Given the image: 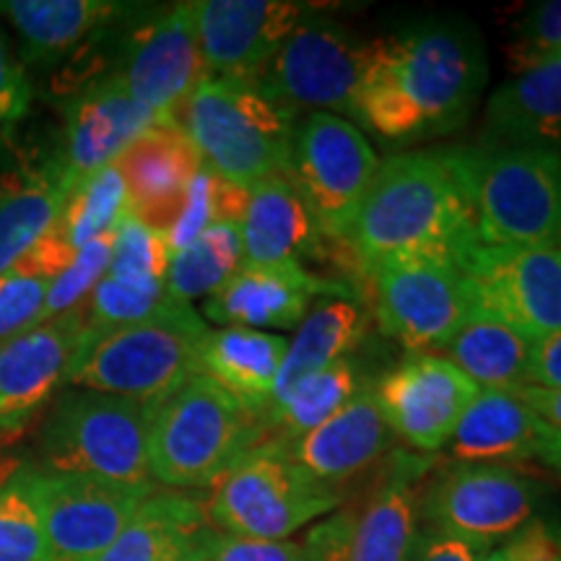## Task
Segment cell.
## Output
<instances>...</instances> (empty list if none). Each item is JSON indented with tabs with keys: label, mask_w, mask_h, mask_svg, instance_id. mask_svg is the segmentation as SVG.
Segmentation results:
<instances>
[{
	"label": "cell",
	"mask_w": 561,
	"mask_h": 561,
	"mask_svg": "<svg viewBox=\"0 0 561 561\" xmlns=\"http://www.w3.org/2000/svg\"><path fill=\"white\" fill-rule=\"evenodd\" d=\"M486 83V47L468 21H424L371 39L354 117L388 144L462 128Z\"/></svg>",
	"instance_id": "1"
},
{
	"label": "cell",
	"mask_w": 561,
	"mask_h": 561,
	"mask_svg": "<svg viewBox=\"0 0 561 561\" xmlns=\"http://www.w3.org/2000/svg\"><path fill=\"white\" fill-rule=\"evenodd\" d=\"M362 271L419 250H471V208L453 149L396 153L377 167L346 237Z\"/></svg>",
	"instance_id": "2"
},
{
	"label": "cell",
	"mask_w": 561,
	"mask_h": 561,
	"mask_svg": "<svg viewBox=\"0 0 561 561\" xmlns=\"http://www.w3.org/2000/svg\"><path fill=\"white\" fill-rule=\"evenodd\" d=\"M210 328L191 305L167 301L149 318L89 328L70 356L66 385L159 405L201 375V346Z\"/></svg>",
	"instance_id": "3"
},
{
	"label": "cell",
	"mask_w": 561,
	"mask_h": 561,
	"mask_svg": "<svg viewBox=\"0 0 561 561\" xmlns=\"http://www.w3.org/2000/svg\"><path fill=\"white\" fill-rule=\"evenodd\" d=\"M203 167L252 191L271 178H289L294 115L257 81L208 76L174 115Z\"/></svg>",
	"instance_id": "4"
},
{
	"label": "cell",
	"mask_w": 561,
	"mask_h": 561,
	"mask_svg": "<svg viewBox=\"0 0 561 561\" xmlns=\"http://www.w3.org/2000/svg\"><path fill=\"white\" fill-rule=\"evenodd\" d=\"M476 242L483 248L557 244L561 153L549 149H453Z\"/></svg>",
	"instance_id": "5"
},
{
	"label": "cell",
	"mask_w": 561,
	"mask_h": 561,
	"mask_svg": "<svg viewBox=\"0 0 561 561\" xmlns=\"http://www.w3.org/2000/svg\"><path fill=\"white\" fill-rule=\"evenodd\" d=\"M263 442L261 421L206 375H195L151 413V481L172 491L214 486Z\"/></svg>",
	"instance_id": "6"
},
{
	"label": "cell",
	"mask_w": 561,
	"mask_h": 561,
	"mask_svg": "<svg viewBox=\"0 0 561 561\" xmlns=\"http://www.w3.org/2000/svg\"><path fill=\"white\" fill-rule=\"evenodd\" d=\"M157 405L68 388L55 398L39 432V455L53 473L115 483H151L149 426Z\"/></svg>",
	"instance_id": "7"
},
{
	"label": "cell",
	"mask_w": 561,
	"mask_h": 561,
	"mask_svg": "<svg viewBox=\"0 0 561 561\" xmlns=\"http://www.w3.org/2000/svg\"><path fill=\"white\" fill-rule=\"evenodd\" d=\"M468 250H419L382 257L364 271L380 328L413 354L442 348L473 312Z\"/></svg>",
	"instance_id": "8"
},
{
	"label": "cell",
	"mask_w": 561,
	"mask_h": 561,
	"mask_svg": "<svg viewBox=\"0 0 561 561\" xmlns=\"http://www.w3.org/2000/svg\"><path fill=\"white\" fill-rule=\"evenodd\" d=\"M339 502V491L314 481L276 445L265 442L214 483L206 512L221 536L286 541L333 512Z\"/></svg>",
	"instance_id": "9"
},
{
	"label": "cell",
	"mask_w": 561,
	"mask_h": 561,
	"mask_svg": "<svg viewBox=\"0 0 561 561\" xmlns=\"http://www.w3.org/2000/svg\"><path fill=\"white\" fill-rule=\"evenodd\" d=\"M377 167L375 149L348 117L312 112L294 125L289 180L320 234L346 242Z\"/></svg>",
	"instance_id": "10"
},
{
	"label": "cell",
	"mask_w": 561,
	"mask_h": 561,
	"mask_svg": "<svg viewBox=\"0 0 561 561\" xmlns=\"http://www.w3.org/2000/svg\"><path fill=\"white\" fill-rule=\"evenodd\" d=\"M371 39L339 21L307 11L263 70L261 87L297 117V112H331L354 117L356 91L367 73Z\"/></svg>",
	"instance_id": "11"
},
{
	"label": "cell",
	"mask_w": 561,
	"mask_h": 561,
	"mask_svg": "<svg viewBox=\"0 0 561 561\" xmlns=\"http://www.w3.org/2000/svg\"><path fill=\"white\" fill-rule=\"evenodd\" d=\"M541 496V483L512 466L458 462L430 481L419 496V517L426 528L486 553L536 517Z\"/></svg>",
	"instance_id": "12"
},
{
	"label": "cell",
	"mask_w": 561,
	"mask_h": 561,
	"mask_svg": "<svg viewBox=\"0 0 561 561\" xmlns=\"http://www.w3.org/2000/svg\"><path fill=\"white\" fill-rule=\"evenodd\" d=\"M153 491V481L115 483L37 468L42 561H100Z\"/></svg>",
	"instance_id": "13"
},
{
	"label": "cell",
	"mask_w": 561,
	"mask_h": 561,
	"mask_svg": "<svg viewBox=\"0 0 561 561\" xmlns=\"http://www.w3.org/2000/svg\"><path fill=\"white\" fill-rule=\"evenodd\" d=\"M473 310L510 322L530 341L561 331V248H483L466 252Z\"/></svg>",
	"instance_id": "14"
},
{
	"label": "cell",
	"mask_w": 561,
	"mask_h": 561,
	"mask_svg": "<svg viewBox=\"0 0 561 561\" xmlns=\"http://www.w3.org/2000/svg\"><path fill=\"white\" fill-rule=\"evenodd\" d=\"M426 466L419 455H392L356 515L341 512L307 533L314 561H409L421 530L416 481Z\"/></svg>",
	"instance_id": "15"
},
{
	"label": "cell",
	"mask_w": 561,
	"mask_h": 561,
	"mask_svg": "<svg viewBox=\"0 0 561 561\" xmlns=\"http://www.w3.org/2000/svg\"><path fill=\"white\" fill-rule=\"evenodd\" d=\"M375 401L396 437L419 453H437L481 388L437 354H411L375 385Z\"/></svg>",
	"instance_id": "16"
},
{
	"label": "cell",
	"mask_w": 561,
	"mask_h": 561,
	"mask_svg": "<svg viewBox=\"0 0 561 561\" xmlns=\"http://www.w3.org/2000/svg\"><path fill=\"white\" fill-rule=\"evenodd\" d=\"M117 76L133 100L151 110L159 123H172L182 102L208 79L193 3H174L138 26Z\"/></svg>",
	"instance_id": "17"
},
{
	"label": "cell",
	"mask_w": 561,
	"mask_h": 561,
	"mask_svg": "<svg viewBox=\"0 0 561 561\" xmlns=\"http://www.w3.org/2000/svg\"><path fill=\"white\" fill-rule=\"evenodd\" d=\"M307 11L291 0H195V32L208 76L261 81Z\"/></svg>",
	"instance_id": "18"
},
{
	"label": "cell",
	"mask_w": 561,
	"mask_h": 561,
	"mask_svg": "<svg viewBox=\"0 0 561 561\" xmlns=\"http://www.w3.org/2000/svg\"><path fill=\"white\" fill-rule=\"evenodd\" d=\"M87 331V307L0 341V442L16 437L50 403Z\"/></svg>",
	"instance_id": "19"
},
{
	"label": "cell",
	"mask_w": 561,
	"mask_h": 561,
	"mask_svg": "<svg viewBox=\"0 0 561 561\" xmlns=\"http://www.w3.org/2000/svg\"><path fill=\"white\" fill-rule=\"evenodd\" d=\"M157 123L151 110L133 100L117 73L83 89L68 104L66 149L58 161L70 191L81 180L115 164L133 140Z\"/></svg>",
	"instance_id": "20"
},
{
	"label": "cell",
	"mask_w": 561,
	"mask_h": 561,
	"mask_svg": "<svg viewBox=\"0 0 561 561\" xmlns=\"http://www.w3.org/2000/svg\"><path fill=\"white\" fill-rule=\"evenodd\" d=\"M343 286L312 276L305 263L242 265L219 291L206 297L203 314L224 328H280L291 331L310 314L312 299Z\"/></svg>",
	"instance_id": "21"
},
{
	"label": "cell",
	"mask_w": 561,
	"mask_h": 561,
	"mask_svg": "<svg viewBox=\"0 0 561 561\" xmlns=\"http://www.w3.org/2000/svg\"><path fill=\"white\" fill-rule=\"evenodd\" d=\"M130 201V214L164 234L178 219L185 191L203 170L193 140L172 123H157L115 161Z\"/></svg>",
	"instance_id": "22"
},
{
	"label": "cell",
	"mask_w": 561,
	"mask_h": 561,
	"mask_svg": "<svg viewBox=\"0 0 561 561\" xmlns=\"http://www.w3.org/2000/svg\"><path fill=\"white\" fill-rule=\"evenodd\" d=\"M392 439L385 424L375 390L362 388L339 413L322 421L318 430L291 442H271L314 481L335 489L367 471L388 453ZM265 445V442H263Z\"/></svg>",
	"instance_id": "23"
},
{
	"label": "cell",
	"mask_w": 561,
	"mask_h": 561,
	"mask_svg": "<svg viewBox=\"0 0 561 561\" xmlns=\"http://www.w3.org/2000/svg\"><path fill=\"white\" fill-rule=\"evenodd\" d=\"M483 140L494 149H549L561 153V58L515 73L489 96Z\"/></svg>",
	"instance_id": "24"
},
{
	"label": "cell",
	"mask_w": 561,
	"mask_h": 561,
	"mask_svg": "<svg viewBox=\"0 0 561 561\" xmlns=\"http://www.w3.org/2000/svg\"><path fill=\"white\" fill-rule=\"evenodd\" d=\"M551 426L525 405L515 392L481 390L455 426L450 450L458 462L507 466L538 458Z\"/></svg>",
	"instance_id": "25"
},
{
	"label": "cell",
	"mask_w": 561,
	"mask_h": 561,
	"mask_svg": "<svg viewBox=\"0 0 561 561\" xmlns=\"http://www.w3.org/2000/svg\"><path fill=\"white\" fill-rule=\"evenodd\" d=\"M216 536L206 502L185 491H153L100 561H187Z\"/></svg>",
	"instance_id": "26"
},
{
	"label": "cell",
	"mask_w": 561,
	"mask_h": 561,
	"mask_svg": "<svg viewBox=\"0 0 561 561\" xmlns=\"http://www.w3.org/2000/svg\"><path fill=\"white\" fill-rule=\"evenodd\" d=\"M286 348L289 341L284 335L250 328L208 331L201 346V375L227 390L263 426Z\"/></svg>",
	"instance_id": "27"
},
{
	"label": "cell",
	"mask_w": 561,
	"mask_h": 561,
	"mask_svg": "<svg viewBox=\"0 0 561 561\" xmlns=\"http://www.w3.org/2000/svg\"><path fill=\"white\" fill-rule=\"evenodd\" d=\"M242 265L301 263L320 231L289 178H271L250 191L240 221Z\"/></svg>",
	"instance_id": "28"
},
{
	"label": "cell",
	"mask_w": 561,
	"mask_h": 561,
	"mask_svg": "<svg viewBox=\"0 0 561 561\" xmlns=\"http://www.w3.org/2000/svg\"><path fill=\"white\" fill-rule=\"evenodd\" d=\"M528 335L494 314L473 310L458 333L445 343V359L453 362L481 390H517L528 385L533 359Z\"/></svg>",
	"instance_id": "29"
},
{
	"label": "cell",
	"mask_w": 561,
	"mask_h": 561,
	"mask_svg": "<svg viewBox=\"0 0 561 561\" xmlns=\"http://www.w3.org/2000/svg\"><path fill=\"white\" fill-rule=\"evenodd\" d=\"M364 333H367V320L354 301L328 299L310 310L286 348L284 364L273 385L271 409L284 401L301 380L333 367L335 362L348 359L351 351L362 343Z\"/></svg>",
	"instance_id": "30"
},
{
	"label": "cell",
	"mask_w": 561,
	"mask_h": 561,
	"mask_svg": "<svg viewBox=\"0 0 561 561\" xmlns=\"http://www.w3.org/2000/svg\"><path fill=\"white\" fill-rule=\"evenodd\" d=\"M125 11L110 0H3L0 13L11 19L26 45V58L45 62Z\"/></svg>",
	"instance_id": "31"
},
{
	"label": "cell",
	"mask_w": 561,
	"mask_h": 561,
	"mask_svg": "<svg viewBox=\"0 0 561 561\" xmlns=\"http://www.w3.org/2000/svg\"><path fill=\"white\" fill-rule=\"evenodd\" d=\"M68 193L58 161L0 193V273L11 271L34 244L50 234Z\"/></svg>",
	"instance_id": "32"
},
{
	"label": "cell",
	"mask_w": 561,
	"mask_h": 561,
	"mask_svg": "<svg viewBox=\"0 0 561 561\" xmlns=\"http://www.w3.org/2000/svg\"><path fill=\"white\" fill-rule=\"evenodd\" d=\"M364 388L362 371L351 359L301 380L278 405H273L263 421L265 442H291L318 430L322 421L339 413Z\"/></svg>",
	"instance_id": "33"
},
{
	"label": "cell",
	"mask_w": 561,
	"mask_h": 561,
	"mask_svg": "<svg viewBox=\"0 0 561 561\" xmlns=\"http://www.w3.org/2000/svg\"><path fill=\"white\" fill-rule=\"evenodd\" d=\"M242 268L240 224L219 221L198 240L174 252L164 276V291L172 301L191 305L198 297H210Z\"/></svg>",
	"instance_id": "34"
},
{
	"label": "cell",
	"mask_w": 561,
	"mask_h": 561,
	"mask_svg": "<svg viewBox=\"0 0 561 561\" xmlns=\"http://www.w3.org/2000/svg\"><path fill=\"white\" fill-rule=\"evenodd\" d=\"M128 214L130 201L125 182L117 167L110 164L73 185L55 227L70 248L81 250L83 244L112 234Z\"/></svg>",
	"instance_id": "35"
},
{
	"label": "cell",
	"mask_w": 561,
	"mask_h": 561,
	"mask_svg": "<svg viewBox=\"0 0 561 561\" xmlns=\"http://www.w3.org/2000/svg\"><path fill=\"white\" fill-rule=\"evenodd\" d=\"M34 476L26 462H0V561H42Z\"/></svg>",
	"instance_id": "36"
},
{
	"label": "cell",
	"mask_w": 561,
	"mask_h": 561,
	"mask_svg": "<svg viewBox=\"0 0 561 561\" xmlns=\"http://www.w3.org/2000/svg\"><path fill=\"white\" fill-rule=\"evenodd\" d=\"M172 252L164 234L146 227L128 214L112 234V261L107 276L133 280V284H164Z\"/></svg>",
	"instance_id": "37"
},
{
	"label": "cell",
	"mask_w": 561,
	"mask_h": 561,
	"mask_svg": "<svg viewBox=\"0 0 561 561\" xmlns=\"http://www.w3.org/2000/svg\"><path fill=\"white\" fill-rule=\"evenodd\" d=\"M172 301L167 297L164 284H133L115 276H107L94 286L87 299V325L89 328H112L136 322L153 314Z\"/></svg>",
	"instance_id": "38"
},
{
	"label": "cell",
	"mask_w": 561,
	"mask_h": 561,
	"mask_svg": "<svg viewBox=\"0 0 561 561\" xmlns=\"http://www.w3.org/2000/svg\"><path fill=\"white\" fill-rule=\"evenodd\" d=\"M112 234H115V231H112ZM112 234L100 237V240L76 250V257L70 261L68 268L50 284L45 310H42V322L60 318V314L81 307L83 299H89V294L94 291V286L100 284L104 273L110 268Z\"/></svg>",
	"instance_id": "39"
},
{
	"label": "cell",
	"mask_w": 561,
	"mask_h": 561,
	"mask_svg": "<svg viewBox=\"0 0 561 561\" xmlns=\"http://www.w3.org/2000/svg\"><path fill=\"white\" fill-rule=\"evenodd\" d=\"M50 284L53 280L16 268L0 273V341L42 325Z\"/></svg>",
	"instance_id": "40"
},
{
	"label": "cell",
	"mask_w": 561,
	"mask_h": 561,
	"mask_svg": "<svg viewBox=\"0 0 561 561\" xmlns=\"http://www.w3.org/2000/svg\"><path fill=\"white\" fill-rule=\"evenodd\" d=\"M517 42L512 45V60L517 73L551 58H561V0H546L533 5L517 24Z\"/></svg>",
	"instance_id": "41"
},
{
	"label": "cell",
	"mask_w": 561,
	"mask_h": 561,
	"mask_svg": "<svg viewBox=\"0 0 561 561\" xmlns=\"http://www.w3.org/2000/svg\"><path fill=\"white\" fill-rule=\"evenodd\" d=\"M479 561H561V525L546 517L512 533L507 541L483 553Z\"/></svg>",
	"instance_id": "42"
},
{
	"label": "cell",
	"mask_w": 561,
	"mask_h": 561,
	"mask_svg": "<svg viewBox=\"0 0 561 561\" xmlns=\"http://www.w3.org/2000/svg\"><path fill=\"white\" fill-rule=\"evenodd\" d=\"M210 561H314L310 538L301 541H255V538H216Z\"/></svg>",
	"instance_id": "43"
},
{
	"label": "cell",
	"mask_w": 561,
	"mask_h": 561,
	"mask_svg": "<svg viewBox=\"0 0 561 561\" xmlns=\"http://www.w3.org/2000/svg\"><path fill=\"white\" fill-rule=\"evenodd\" d=\"M30 81L21 73L16 62L11 60L3 39H0V125L19 121L26 112V107H30Z\"/></svg>",
	"instance_id": "44"
},
{
	"label": "cell",
	"mask_w": 561,
	"mask_h": 561,
	"mask_svg": "<svg viewBox=\"0 0 561 561\" xmlns=\"http://www.w3.org/2000/svg\"><path fill=\"white\" fill-rule=\"evenodd\" d=\"M483 557L481 549L460 541V538L447 536L439 530H419L416 546H413L409 561H479Z\"/></svg>",
	"instance_id": "45"
},
{
	"label": "cell",
	"mask_w": 561,
	"mask_h": 561,
	"mask_svg": "<svg viewBox=\"0 0 561 561\" xmlns=\"http://www.w3.org/2000/svg\"><path fill=\"white\" fill-rule=\"evenodd\" d=\"M528 385L538 388H561V331L549 339L536 341L528 371Z\"/></svg>",
	"instance_id": "46"
},
{
	"label": "cell",
	"mask_w": 561,
	"mask_h": 561,
	"mask_svg": "<svg viewBox=\"0 0 561 561\" xmlns=\"http://www.w3.org/2000/svg\"><path fill=\"white\" fill-rule=\"evenodd\" d=\"M528 409L536 413L543 424L561 432V388H538V385H523L512 390Z\"/></svg>",
	"instance_id": "47"
},
{
	"label": "cell",
	"mask_w": 561,
	"mask_h": 561,
	"mask_svg": "<svg viewBox=\"0 0 561 561\" xmlns=\"http://www.w3.org/2000/svg\"><path fill=\"white\" fill-rule=\"evenodd\" d=\"M538 460H543L546 466H549L553 473L561 476V432L551 430V434H549V439H546L541 455H538Z\"/></svg>",
	"instance_id": "48"
},
{
	"label": "cell",
	"mask_w": 561,
	"mask_h": 561,
	"mask_svg": "<svg viewBox=\"0 0 561 561\" xmlns=\"http://www.w3.org/2000/svg\"><path fill=\"white\" fill-rule=\"evenodd\" d=\"M216 538H219V533H216V536L210 538V541H208L206 546H201V549L195 551L193 557L187 559V561H210V553H214V543H216Z\"/></svg>",
	"instance_id": "49"
},
{
	"label": "cell",
	"mask_w": 561,
	"mask_h": 561,
	"mask_svg": "<svg viewBox=\"0 0 561 561\" xmlns=\"http://www.w3.org/2000/svg\"><path fill=\"white\" fill-rule=\"evenodd\" d=\"M557 248H561V231H559V240H557Z\"/></svg>",
	"instance_id": "50"
}]
</instances>
